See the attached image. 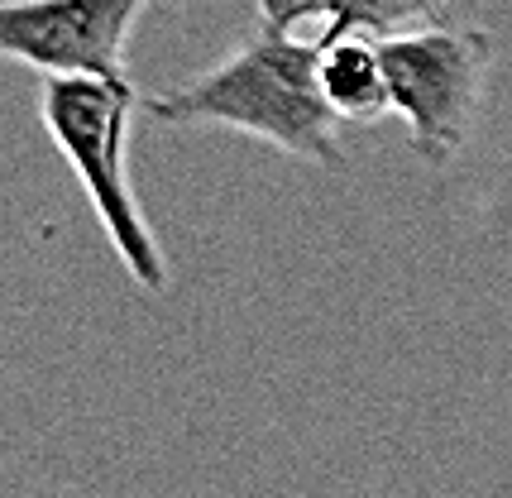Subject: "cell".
I'll return each instance as SVG.
<instances>
[{
    "instance_id": "obj_3",
    "label": "cell",
    "mask_w": 512,
    "mask_h": 498,
    "mask_svg": "<svg viewBox=\"0 0 512 498\" xmlns=\"http://www.w3.org/2000/svg\"><path fill=\"white\" fill-rule=\"evenodd\" d=\"M379 48L393 91V115L407 125L412 149L431 168H446L479 125L493 68V34L479 24L450 29L441 20H426L417 29L379 39Z\"/></svg>"
},
{
    "instance_id": "obj_1",
    "label": "cell",
    "mask_w": 512,
    "mask_h": 498,
    "mask_svg": "<svg viewBox=\"0 0 512 498\" xmlns=\"http://www.w3.org/2000/svg\"><path fill=\"white\" fill-rule=\"evenodd\" d=\"M331 44V5H259L235 53L192 82L158 91L144 111L163 125H221L264 139L278 154L340 168V120L321 91V53Z\"/></svg>"
},
{
    "instance_id": "obj_4",
    "label": "cell",
    "mask_w": 512,
    "mask_h": 498,
    "mask_svg": "<svg viewBox=\"0 0 512 498\" xmlns=\"http://www.w3.org/2000/svg\"><path fill=\"white\" fill-rule=\"evenodd\" d=\"M149 15L144 0H63V5H0V53L44 77L130 82L134 24Z\"/></svg>"
},
{
    "instance_id": "obj_2",
    "label": "cell",
    "mask_w": 512,
    "mask_h": 498,
    "mask_svg": "<svg viewBox=\"0 0 512 498\" xmlns=\"http://www.w3.org/2000/svg\"><path fill=\"white\" fill-rule=\"evenodd\" d=\"M144 101L130 82H96V77H44L39 120L58 144L63 163L77 173L91 211L120 264L144 293L168 288V254L158 245L149 216L139 211L130 182V125Z\"/></svg>"
}]
</instances>
